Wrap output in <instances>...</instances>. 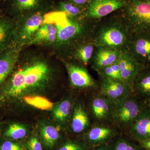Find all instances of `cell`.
<instances>
[{"mask_svg": "<svg viewBox=\"0 0 150 150\" xmlns=\"http://www.w3.org/2000/svg\"><path fill=\"white\" fill-rule=\"evenodd\" d=\"M42 56H31L23 64H16L0 87V105L12 102L23 93L45 86L50 80L51 69Z\"/></svg>", "mask_w": 150, "mask_h": 150, "instance_id": "cell-1", "label": "cell"}, {"mask_svg": "<svg viewBox=\"0 0 150 150\" xmlns=\"http://www.w3.org/2000/svg\"><path fill=\"white\" fill-rule=\"evenodd\" d=\"M97 21L86 18H73L62 11L55 10L46 12L43 19V21L56 26L57 45L74 51L80 44L91 40Z\"/></svg>", "mask_w": 150, "mask_h": 150, "instance_id": "cell-2", "label": "cell"}, {"mask_svg": "<svg viewBox=\"0 0 150 150\" xmlns=\"http://www.w3.org/2000/svg\"><path fill=\"white\" fill-rule=\"evenodd\" d=\"M97 21L91 35L96 47L126 51L132 33L122 14Z\"/></svg>", "mask_w": 150, "mask_h": 150, "instance_id": "cell-3", "label": "cell"}, {"mask_svg": "<svg viewBox=\"0 0 150 150\" xmlns=\"http://www.w3.org/2000/svg\"><path fill=\"white\" fill-rule=\"evenodd\" d=\"M121 14L132 33H150V0H127Z\"/></svg>", "mask_w": 150, "mask_h": 150, "instance_id": "cell-4", "label": "cell"}, {"mask_svg": "<svg viewBox=\"0 0 150 150\" xmlns=\"http://www.w3.org/2000/svg\"><path fill=\"white\" fill-rule=\"evenodd\" d=\"M135 97L133 94L112 103L111 120L120 128H129L147 107Z\"/></svg>", "mask_w": 150, "mask_h": 150, "instance_id": "cell-5", "label": "cell"}, {"mask_svg": "<svg viewBox=\"0 0 150 150\" xmlns=\"http://www.w3.org/2000/svg\"><path fill=\"white\" fill-rule=\"evenodd\" d=\"M47 12H34L15 18L14 43L21 47L23 45L32 43L38 30L43 23L44 15Z\"/></svg>", "mask_w": 150, "mask_h": 150, "instance_id": "cell-6", "label": "cell"}, {"mask_svg": "<svg viewBox=\"0 0 150 150\" xmlns=\"http://www.w3.org/2000/svg\"><path fill=\"white\" fill-rule=\"evenodd\" d=\"M52 0H7L3 5L4 13L13 18L34 12L52 10Z\"/></svg>", "mask_w": 150, "mask_h": 150, "instance_id": "cell-7", "label": "cell"}, {"mask_svg": "<svg viewBox=\"0 0 150 150\" xmlns=\"http://www.w3.org/2000/svg\"><path fill=\"white\" fill-rule=\"evenodd\" d=\"M126 51L143 67H150V33H132Z\"/></svg>", "mask_w": 150, "mask_h": 150, "instance_id": "cell-8", "label": "cell"}, {"mask_svg": "<svg viewBox=\"0 0 150 150\" xmlns=\"http://www.w3.org/2000/svg\"><path fill=\"white\" fill-rule=\"evenodd\" d=\"M127 0H90L85 14L86 18L98 21L126 6Z\"/></svg>", "mask_w": 150, "mask_h": 150, "instance_id": "cell-9", "label": "cell"}, {"mask_svg": "<svg viewBox=\"0 0 150 150\" xmlns=\"http://www.w3.org/2000/svg\"><path fill=\"white\" fill-rule=\"evenodd\" d=\"M112 102L126 98L133 94L132 88L122 81L101 79L100 93Z\"/></svg>", "mask_w": 150, "mask_h": 150, "instance_id": "cell-10", "label": "cell"}, {"mask_svg": "<svg viewBox=\"0 0 150 150\" xmlns=\"http://www.w3.org/2000/svg\"><path fill=\"white\" fill-rule=\"evenodd\" d=\"M70 83L74 87L80 89H95L98 87L96 83L87 70L73 63L64 62Z\"/></svg>", "mask_w": 150, "mask_h": 150, "instance_id": "cell-11", "label": "cell"}, {"mask_svg": "<svg viewBox=\"0 0 150 150\" xmlns=\"http://www.w3.org/2000/svg\"><path fill=\"white\" fill-rule=\"evenodd\" d=\"M21 47L13 43L0 52V87L16 65L20 55Z\"/></svg>", "mask_w": 150, "mask_h": 150, "instance_id": "cell-12", "label": "cell"}, {"mask_svg": "<svg viewBox=\"0 0 150 150\" xmlns=\"http://www.w3.org/2000/svg\"><path fill=\"white\" fill-rule=\"evenodd\" d=\"M118 62L121 80L132 88L135 79L143 67L126 51L121 52Z\"/></svg>", "mask_w": 150, "mask_h": 150, "instance_id": "cell-13", "label": "cell"}, {"mask_svg": "<svg viewBox=\"0 0 150 150\" xmlns=\"http://www.w3.org/2000/svg\"><path fill=\"white\" fill-rule=\"evenodd\" d=\"M121 52L105 47H96L92 57V67L96 71L118 62Z\"/></svg>", "mask_w": 150, "mask_h": 150, "instance_id": "cell-14", "label": "cell"}, {"mask_svg": "<svg viewBox=\"0 0 150 150\" xmlns=\"http://www.w3.org/2000/svg\"><path fill=\"white\" fill-rule=\"evenodd\" d=\"M130 134L140 142L150 139V109L148 106L129 128Z\"/></svg>", "mask_w": 150, "mask_h": 150, "instance_id": "cell-15", "label": "cell"}, {"mask_svg": "<svg viewBox=\"0 0 150 150\" xmlns=\"http://www.w3.org/2000/svg\"><path fill=\"white\" fill-rule=\"evenodd\" d=\"M15 19L5 13L0 15V52L14 43Z\"/></svg>", "mask_w": 150, "mask_h": 150, "instance_id": "cell-16", "label": "cell"}, {"mask_svg": "<svg viewBox=\"0 0 150 150\" xmlns=\"http://www.w3.org/2000/svg\"><path fill=\"white\" fill-rule=\"evenodd\" d=\"M112 101L100 93L92 100L91 109L93 117L98 122L111 120Z\"/></svg>", "mask_w": 150, "mask_h": 150, "instance_id": "cell-17", "label": "cell"}, {"mask_svg": "<svg viewBox=\"0 0 150 150\" xmlns=\"http://www.w3.org/2000/svg\"><path fill=\"white\" fill-rule=\"evenodd\" d=\"M134 96L150 102V67H143L132 85Z\"/></svg>", "mask_w": 150, "mask_h": 150, "instance_id": "cell-18", "label": "cell"}, {"mask_svg": "<svg viewBox=\"0 0 150 150\" xmlns=\"http://www.w3.org/2000/svg\"><path fill=\"white\" fill-rule=\"evenodd\" d=\"M86 8L87 6L77 5L66 0L53 1L52 4V10L60 11L74 18H85Z\"/></svg>", "mask_w": 150, "mask_h": 150, "instance_id": "cell-19", "label": "cell"}, {"mask_svg": "<svg viewBox=\"0 0 150 150\" xmlns=\"http://www.w3.org/2000/svg\"><path fill=\"white\" fill-rule=\"evenodd\" d=\"M57 28L54 24L43 21L33 38L32 43H56L57 39Z\"/></svg>", "mask_w": 150, "mask_h": 150, "instance_id": "cell-20", "label": "cell"}, {"mask_svg": "<svg viewBox=\"0 0 150 150\" xmlns=\"http://www.w3.org/2000/svg\"><path fill=\"white\" fill-rule=\"evenodd\" d=\"M89 125L88 115L83 105L78 104L75 106L71 122V128L75 133L79 134L87 129Z\"/></svg>", "mask_w": 150, "mask_h": 150, "instance_id": "cell-21", "label": "cell"}, {"mask_svg": "<svg viewBox=\"0 0 150 150\" xmlns=\"http://www.w3.org/2000/svg\"><path fill=\"white\" fill-rule=\"evenodd\" d=\"M114 133L110 127L96 126L93 127L88 133V139L91 143L97 144L108 139Z\"/></svg>", "mask_w": 150, "mask_h": 150, "instance_id": "cell-22", "label": "cell"}, {"mask_svg": "<svg viewBox=\"0 0 150 150\" xmlns=\"http://www.w3.org/2000/svg\"><path fill=\"white\" fill-rule=\"evenodd\" d=\"M96 46L91 39L80 44L74 51V56L83 64L87 65L91 61Z\"/></svg>", "mask_w": 150, "mask_h": 150, "instance_id": "cell-23", "label": "cell"}, {"mask_svg": "<svg viewBox=\"0 0 150 150\" xmlns=\"http://www.w3.org/2000/svg\"><path fill=\"white\" fill-rule=\"evenodd\" d=\"M43 142L46 146L53 147L59 138L58 130L51 125H44L40 130Z\"/></svg>", "mask_w": 150, "mask_h": 150, "instance_id": "cell-24", "label": "cell"}, {"mask_svg": "<svg viewBox=\"0 0 150 150\" xmlns=\"http://www.w3.org/2000/svg\"><path fill=\"white\" fill-rule=\"evenodd\" d=\"M71 103L69 99L62 100L54 108V117L60 122L66 121L71 113Z\"/></svg>", "mask_w": 150, "mask_h": 150, "instance_id": "cell-25", "label": "cell"}, {"mask_svg": "<svg viewBox=\"0 0 150 150\" xmlns=\"http://www.w3.org/2000/svg\"><path fill=\"white\" fill-rule=\"evenodd\" d=\"M23 99L27 104L42 110H49L53 108V103L43 97L25 96L23 98Z\"/></svg>", "mask_w": 150, "mask_h": 150, "instance_id": "cell-26", "label": "cell"}, {"mask_svg": "<svg viewBox=\"0 0 150 150\" xmlns=\"http://www.w3.org/2000/svg\"><path fill=\"white\" fill-rule=\"evenodd\" d=\"M101 79L121 80L120 67L118 62L98 71Z\"/></svg>", "mask_w": 150, "mask_h": 150, "instance_id": "cell-27", "label": "cell"}, {"mask_svg": "<svg viewBox=\"0 0 150 150\" xmlns=\"http://www.w3.org/2000/svg\"><path fill=\"white\" fill-rule=\"evenodd\" d=\"M26 133L27 130L25 126L19 123H14L8 127L4 135L11 139L18 140L24 138Z\"/></svg>", "mask_w": 150, "mask_h": 150, "instance_id": "cell-28", "label": "cell"}, {"mask_svg": "<svg viewBox=\"0 0 150 150\" xmlns=\"http://www.w3.org/2000/svg\"><path fill=\"white\" fill-rule=\"evenodd\" d=\"M0 150H25L21 145L10 141H6L0 143Z\"/></svg>", "mask_w": 150, "mask_h": 150, "instance_id": "cell-29", "label": "cell"}, {"mask_svg": "<svg viewBox=\"0 0 150 150\" xmlns=\"http://www.w3.org/2000/svg\"><path fill=\"white\" fill-rule=\"evenodd\" d=\"M113 150H136L134 146L124 139L118 140L115 143Z\"/></svg>", "mask_w": 150, "mask_h": 150, "instance_id": "cell-30", "label": "cell"}, {"mask_svg": "<svg viewBox=\"0 0 150 150\" xmlns=\"http://www.w3.org/2000/svg\"><path fill=\"white\" fill-rule=\"evenodd\" d=\"M30 150H43L41 144L36 137H32L28 142Z\"/></svg>", "mask_w": 150, "mask_h": 150, "instance_id": "cell-31", "label": "cell"}, {"mask_svg": "<svg viewBox=\"0 0 150 150\" xmlns=\"http://www.w3.org/2000/svg\"><path fill=\"white\" fill-rule=\"evenodd\" d=\"M59 150H85V148L80 144L69 142L63 146Z\"/></svg>", "mask_w": 150, "mask_h": 150, "instance_id": "cell-32", "label": "cell"}, {"mask_svg": "<svg viewBox=\"0 0 150 150\" xmlns=\"http://www.w3.org/2000/svg\"><path fill=\"white\" fill-rule=\"evenodd\" d=\"M78 6H86L90 0H66Z\"/></svg>", "mask_w": 150, "mask_h": 150, "instance_id": "cell-33", "label": "cell"}, {"mask_svg": "<svg viewBox=\"0 0 150 150\" xmlns=\"http://www.w3.org/2000/svg\"><path fill=\"white\" fill-rule=\"evenodd\" d=\"M142 146L146 149L150 150V139L141 142Z\"/></svg>", "mask_w": 150, "mask_h": 150, "instance_id": "cell-34", "label": "cell"}, {"mask_svg": "<svg viewBox=\"0 0 150 150\" xmlns=\"http://www.w3.org/2000/svg\"><path fill=\"white\" fill-rule=\"evenodd\" d=\"M4 13L3 11V5L1 3H0V15Z\"/></svg>", "mask_w": 150, "mask_h": 150, "instance_id": "cell-35", "label": "cell"}, {"mask_svg": "<svg viewBox=\"0 0 150 150\" xmlns=\"http://www.w3.org/2000/svg\"><path fill=\"white\" fill-rule=\"evenodd\" d=\"M7 1V0H0V3H1V4H2V5H3V4H4V3L6 1Z\"/></svg>", "mask_w": 150, "mask_h": 150, "instance_id": "cell-36", "label": "cell"}, {"mask_svg": "<svg viewBox=\"0 0 150 150\" xmlns=\"http://www.w3.org/2000/svg\"><path fill=\"white\" fill-rule=\"evenodd\" d=\"M95 150H106L105 149V148L103 147H100L98 148V149H97Z\"/></svg>", "mask_w": 150, "mask_h": 150, "instance_id": "cell-37", "label": "cell"}, {"mask_svg": "<svg viewBox=\"0 0 150 150\" xmlns=\"http://www.w3.org/2000/svg\"><path fill=\"white\" fill-rule=\"evenodd\" d=\"M148 107H149V109H150V104L149 105H148Z\"/></svg>", "mask_w": 150, "mask_h": 150, "instance_id": "cell-38", "label": "cell"}, {"mask_svg": "<svg viewBox=\"0 0 150 150\" xmlns=\"http://www.w3.org/2000/svg\"><path fill=\"white\" fill-rule=\"evenodd\" d=\"M52 1H54V0H52Z\"/></svg>", "mask_w": 150, "mask_h": 150, "instance_id": "cell-39", "label": "cell"}]
</instances>
